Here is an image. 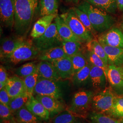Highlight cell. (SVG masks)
<instances>
[{
    "label": "cell",
    "instance_id": "cell-1",
    "mask_svg": "<svg viewBox=\"0 0 123 123\" xmlns=\"http://www.w3.org/2000/svg\"><path fill=\"white\" fill-rule=\"evenodd\" d=\"M37 6V0H15L14 25L18 36H24L29 31Z\"/></svg>",
    "mask_w": 123,
    "mask_h": 123
},
{
    "label": "cell",
    "instance_id": "cell-2",
    "mask_svg": "<svg viewBox=\"0 0 123 123\" xmlns=\"http://www.w3.org/2000/svg\"><path fill=\"white\" fill-rule=\"evenodd\" d=\"M77 7L87 14L94 29L97 32L102 33L114 24L115 20L111 16L88 2L84 0Z\"/></svg>",
    "mask_w": 123,
    "mask_h": 123
},
{
    "label": "cell",
    "instance_id": "cell-3",
    "mask_svg": "<svg viewBox=\"0 0 123 123\" xmlns=\"http://www.w3.org/2000/svg\"><path fill=\"white\" fill-rule=\"evenodd\" d=\"M116 95L111 87L94 94L92 101L93 111L109 115Z\"/></svg>",
    "mask_w": 123,
    "mask_h": 123
},
{
    "label": "cell",
    "instance_id": "cell-4",
    "mask_svg": "<svg viewBox=\"0 0 123 123\" xmlns=\"http://www.w3.org/2000/svg\"><path fill=\"white\" fill-rule=\"evenodd\" d=\"M34 39V46L40 53L49 49L62 46L64 40L59 35L55 22L52 23L43 35Z\"/></svg>",
    "mask_w": 123,
    "mask_h": 123
},
{
    "label": "cell",
    "instance_id": "cell-5",
    "mask_svg": "<svg viewBox=\"0 0 123 123\" xmlns=\"http://www.w3.org/2000/svg\"><path fill=\"white\" fill-rule=\"evenodd\" d=\"M94 93L87 90L80 91L75 93L68 111L76 117H83L92 108V101Z\"/></svg>",
    "mask_w": 123,
    "mask_h": 123
},
{
    "label": "cell",
    "instance_id": "cell-6",
    "mask_svg": "<svg viewBox=\"0 0 123 123\" xmlns=\"http://www.w3.org/2000/svg\"><path fill=\"white\" fill-rule=\"evenodd\" d=\"M40 53L38 49L32 44V42L28 41L25 44L22 45L12 53L1 60L16 65L38 57Z\"/></svg>",
    "mask_w": 123,
    "mask_h": 123
},
{
    "label": "cell",
    "instance_id": "cell-7",
    "mask_svg": "<svg viewBox=\"0 0 123 123\" xmlns=\"http://www.w3.org/2000/svg\"><path fill=\"white\" fill-rule=\"evenodd\" d=\"M60 16L74 34L79 38L87 42L92 39V34L80 22L73 8Z\"/></svg>",
    "mask_w": 123,
    "mask_h": 123
},
{
    "label": "cell",
    "instance_id": "cell-8",
    "mask_svg": "<svg viewBox=\"0 0 123 123\" xmlns=\"http://www.w3.org/2000/svg\"><path fill=\"white\" fill-rule=\"evenodd\" d=\"M58 82L39 78L34 88V93L55 98L61 100L63 93Z\"/></svg>",
    "mask_w": 123,
    "mask_h": 123
},
{
    "label": "cell",
    "instance_id": "cell-9",
    "mask_svg": "<svg viewBox=\"0 0 123 123\" xmlns=\"http://www.w3.org/2000/svg\"><path fill=\"white\" fill-rule=\"evenodd\" d=\"M15 0H0V18L2 24L9 29L14 25Z\"/></svg>",
    "mask_w": 123,
    "mask_h": 123
},
{
    "label": "cell",
    "instance_id": "cell-10",
    "mask_svg": "<svg viewBox=\"0 0 123 123\" xmlns=\"http://www.w3.org/2000/svg\"><path fill=\"white\" fill-rule=\"evenodd\" d=\"M27 41L25 40L24 36H18L17 37L5 38L1 42L0 49V59L12 53L22 45L25 44Z\"/></svg>",
    "mask_w": 123,
    "mask_h": 123
},
{
    "label": "cell",
    "instance_id": "cell-11",
    "mask_svg": "<svg viewBox=\"0 0 123 123\" xmlns=\"http://www.w3.org/2000/svg\"><path fill=\"white\" fill-rule=\"evenodd\" d=\"M105 72L114 92L117 95H123V79L118 68L110 65Z\"/></svg>",
    "mask_w": 123,
    "mask_h": 123
},
{
    "label": "cell",
    "instance_id": "cell-12",
    "mask_svg": "<svg viewBox=\"0 0 123 123\" xmlns=\"http://www.w3.org/2000/svg\"><path fill=\"white\" fill-rule=\"evenodd\" d=\"M98 40L111 47L123 49V33L116 28H112L101 33Z\"/></svg>",
    "mask_w": 123,
    "mask_h": 123
},
{
    "label": "cell",
    "instance_id": "cell-13",
    "mask_svg": "<svg viewBox=\"0 0 123 123\" xmlns=\"http://www.w3.org/2000/svg\"><path fill=\"white\" fill-rule=\"evenodd\" d=\"M5 88L11 98L27 94L23 79L18 76L8 78Z\"/></svg>",
    "mask_w": 123,
    "mask_h": 123
},
{
    "label": "cell",
    "instance_id": "cell-14",
    "mask_svg": "<svg viewBox=\"0 0 123 123\" xmlns=\"http://www.w3.org/2000/svg\"><path fill=\"white\" fill-rule=\"evenodd\" d=\"M51 62L61 79H72L74 73L70 57L67 56Z\"/></svg>",
    "mask_w": 123,
    "mask_h": 123
},
{
    "label": "cell",
    "instance_id": "cell-15",
    "mask_svg": "<svg viewBox=\"0 0 123 123\" xmlns=\"http://www.w3.org/2000/svg\"><path fill=\"white\" fill-rule=\"evenodd\" d=\"M35 98L42 104L50 114H58L65 110L62 101L55 98L41 95H36Z\"/></svg>",
    "mask_w": 123,
    "mask_h": 123
},
{
    "label": "cell",
    "instance_id": "cell-16",
    "mask_svg": "<svg viewBox=\"0 0 123 123\" xmlns=\"http://www.w3.org/2000/svg\"><path fill=\"white\" fill-rule=\"evenodd\" d=\"M99 42L105 51L108 59L109 65L123 67V49L111 47L101 42Z\"/></svg>",
    "mask_w": 123,
    "mask_h": 123
},
{
    "label": "cell",
    "instance_id": "cell-17",
    "mask_svg": "<svg viewBox=\"0 0 123 123\" xmlns=\"http://www.w3.org/2000/svg\"><path fill=\"white\" fill-rule=\"evenodd\" d=\"M57 15V14L46 15L39 18L33 26L31 31V37L33 39H35L43 35Z\"/></svg>",
    "mask_w": 123,
    "mask_h": 123
},
{
    "label": "cell",
    "instance_id": "cell-18",
    "mask_svg": "<svg viewBox=\"0 0 123 123\" xmlns=\"http://www.w3.org/2000/svg\"><path fill=\"white\" fill-rule=\"evenodd\" d=\"M57 31L62 38L65 41H75L83 43L84 41L74 34L70 27L58 15L54 19Z\"/></svg>",
    "mask_w": 123,
    "mask_h": 123
},
{
    "label": "cell",
    "instance_id": "cell-19",
    "mask_svg": "<svg viewBox=\"0 0 123 123\" xmlns=\"http://www.w3.org/2000/svg\"><path fill=\"white\" fill-rule=\"evenodd\" d=\"M89 79L94 89L103 90L105 88L107 78L105 71L101 68L92 65Z\"/></svg>",
    "mask_w": 123,
    "mask_h": 123
},
{
    "label": "cell",
    "instance_id": "cell-20",
    "mask_svg": "<svg viewBox=\"0 0 123 123\" xmlns=\"http://www.w3.org/2000/svg\"><path fill=\"white\" fill-rule=\"evenodd\" d=\"M37 71L40 78L59 81L61 79L51 62L41 61L37 65Z\"/></svg>",
    "mask_w": 123,
    "mask_h": 123
},
{
    "label": "cell",
    "instance_id": "cell-21",
    "mask_svg": "<svg viewBox=\"0 0 123 123\" xmlns=\"http://www.w3.org/2000/svg\"><path fill=\"white\" fill-rule=\"evenodd\" d=\"M25 106L28 110L40 119L43 120L49 119L50 114L48 110L33 96L30 98Z\"/></svg>",
    "mask_w": 123,
    "mask_h": 123
},
{
    "label": "cell",
    "instance_id": "cell-22",
    "mask_svg": "<svg viewBox=\"0 0 123 123\" xmlns=\"http://www.w3.org/2000/svg\"><path fill=\"white\" fill-rule=\"evenodd\" d=\"M67 57L62 46L49 49L40 53L39 59L41 61L49 62Z\"/></svg>",
    "mask_w": 123,
    "mask_h": 123
},
{
    "label": "cell",
    "instance_id": "cell-23",
    "mask_svg": "<svg viewBox=\"0 0 123 123\" xmlns=\"http://www.w3.org/2000/svg\"><path fill=\"white\" fill-rule=\"evenodd\" d=\"M107 13L116 12L118 9L116 0H83Z\"/></svg>",
    "mask_w": 123,
    "mask_h": 123
},
{
    "label": "cell",
    "instance_id": "cell-24",
    "mask_svg": "<svg viewBox=\"0 0 123 123\" xmlns=\"http://www.w3.org/2000/svg\"><path fill=\"white\" fill-rule=\"evenodd\" d=\"M58 6V0H40V11L41 16L57 14Z\"/></svg>",
    "mask_w": 123,
    "mask_h": 123
},
{
    "label": "cell",
    "instance_id": "cell-25",
    "mask_svg": "<svg viewBox=\"0 0 123 123\" xmlns=\"http://www.w3.org/2000/svg\"><path fill=\"white\" fill-rule=\"evenodd\" d=\"M16 119L20 123H41V119L31 113L25 106L16 112Z\"/></svg>",
    "mask_w": 123,
    "mask_h": 123
},
{
    "label": "cell",
    "instance_id": "cell-26",
    "mask_svg": "<svg viewBox=\"0 0 123 123\" xmlns=\"http://www.w3.org/2000/svg\"><path fill=\"white\" fill-rule=\"evenodd\" d=\"M92 64L88 62L81 70L75 74L72 78L73 83L77 86H82L86 84L90 78V73Z\"/></svg>",
    "mask_w": 123,
    "mask_h": 123
},
{
    "label": "cell",
    "instance_id": "cell-27",
    "mask_svg": "<svg viewBox=\"0 0 123 123\" xmlns=\"http://www.w3.org/2000/svg\"><path fill=\"white\" fill-rule=\"evenodd\" d=\"M86 48L88 51L96 54L103 60L106 65L109 66L108 59L105 51L98 40L92 39L89 41L86 44Z\"/></svg>",
    "mask_w": 123,
    "mask_h": 123
},
{
    "label": "cell",
    "instance_id": "cell-28",
    "mask_svg": "<svg viewBox=\"0 0 123 123\" xmlns=\"http://www.w3.org/2000/svg\"><path fill=\"white\" fill-rule=\"evenodd\" d=\"M91 123H121V121L110 115L92 112L89 115Z\"/></svg>",
    "mask_w": 123,
    "mask_h": 123
},
{
    "label": "cell",
    "instance_id": "cell-29",
    "mask_svg": "<svg viewBox=\"0 0 123 123\" xmlns=\"http://www.w3.org/2000/svg\"><path fill=\"white\" fill-rule=\"evenodd\" d=\"M81 46V43L75 41H64L62 45L65 54L69 57L80 52Z\"/></svg>",
    "mask_w": 123,
    "mask_h": 123
},
{
    "label": "cell",
    "instance_id": "cell-30",
    "mask_svg": "<svg viewBox=\"0 0 123 123\" xmlns=\"http://www.w3.org/2000/svg\"><path fill=\"white\" fill-rule=\"evenodd\" d=\"M37 71V65L34 62H30L24 64L17 68L15 73L18 76L24 79L35 73Z\"/></svg>",
    "mask_w": 123,
    "mask_h": 123
},
{
    "label": "cell",
    "instance_id": "cell-31",
    "mask_svg": "<svg viewBox=\"0 0 123 123\" xmlns=\"http://www.w3.org/2000/svg\"><path fill=\"white\" fill-rule=\"evenodd\" d=\"M27 94L12 98L9 104V108L12 113H16L18 110L25 106L30 98Z\"/></svg>",
    "mask_w": 123,
    "mask_h": 123
},
{
    "label": "cell",
    "instance_id": "cell-32",
    "mask_svg": "<svg viewBox=\"0 0 123 123\" xmlns=\"http://www.w3.org/2000/svg\"><path fill=\"white\" fill-rule=\"evenodd\" d=\"M109 115L123 119V95H116Z\"/></svg>",
    "mask_w": 123,
    "mask_h": 123
},
{
    "label": "cell",
    "instance_id": "cell-33",
    "mask_svg": "<svg viewBox=\"0 0 123 123\" xmlns=\"http://www.w3.org/2000/svg\"><path fill=\"white\" fill-rule=\"evenodd\" d=\"M39 79V76L37 71L34 74L23 79L26 87L27 94L30 97L33 96L34 88Z\"/></svg>",
    "mask_w": 123,
    "mask_h": 123
},
{
    "label": "cell",
    "instance_id": "cell-34",
    "mask_svg": "<svg viewBox=\"0 0 123 123\" xmlns=\"http://www.w3.org/2000/svg\"><path fill=\"white\" fill-rule=\"evenodd\" d=\"M77 17L84 26L89 31L92 35L95 34L97 32L94 29L88 15L83 11L79 9L77 6L73 7Z\"/></svg>",
    "mask_w": 123,
    "mask_h": 123
},
{
    "label": "cell",
    "instance_id": "cell-35",
    "mask_svg": "<svg viewBox=\"0 0 123 123\" xmlns=\"http://www.w3.org/2000/svg\"><path fill=\"white\" fill-rule=\"evenodd\" d=\"M70 57L72 62L74 74L87 65L88 63L84 56L81 52Z\"/></svg>",
    "mask_w": 123,
    "mask_h": 123
},
{
    "label": "cell",
    "instance_id": "cell-36",
    "mask_svg": "<svg viewBox=\"0 0 123 123\" xmlns=\"http://www.w3.org/2000/svg\"><path fill=\"white\" fill-rule=\"evenodd\" d=\"M76 119V117L68 110L63 111L55 116L50 123H74Z\"/></svg>",
    "mask_w": 123,
    "mask_h": 123
},
{
    "label": "cell",
    "instance_id": "cell-37",
    "mask_svg": "<svg viewBox=\"0 0 123 123\" xmlns=\"http://www.w3.org/2000/svg\"><path fill=\"white\" fill-rule=\"evenodd\" d=\"M87 56L88 61L92 65L101 68L105 72L107 70L108 66L106 65L103 60L96 54L92 52L88 51Z\"/></svg>",
    "mask_w": 123,
    "mask_h": 123
},
{
    "label": "cell",
    "instance_id": "cell-38",
    "mask_svg": "<svg viewBox=\"0 0 123 123\" xmlns=\"http://www.w3.org/2000/svg\"><path fill=\"white\" fill-rule=\"evenodd\" d=\"M12 113L8 106L0 103V116L1 119L10 122L14 118Z\"/></svg>",
    "mask_w": 123,
    "mask_h": 123
},
{
    "label": "cell",
    "instance_id": "cell-39",
    "mask_svg": "<svg viewBox=\"0 0 123 123\" xmlns=\"http://www.w3.org/2000/svg\"><path fill=\"white\" fill-rule=\"evenodd\" d=\"M8 79L6 71L2 65L0 67V90L6 86V82Z\"/></svg>",
    "mask_w": 123,
    "mask_h": 123
},
{
    "label": "cell",
    "instance_id": "cell-40",
    "mask_svg": "<svg viewBox=\"0 0 123 123\" xmlns=\"http://www.w3.org/2000/svg\"><path fill=\"white\" fill-rule=\"evenodd\" d=\"M11 99V98L9 96L5 87L0 90V102L1 103L9 107Z\"/></svg>",
    "mask_w": 123,
    "mask_h": 123
},
{
    "label": "cell",
    "instance_id": "cell-41",
    "mask_svg": "<svg viewBox=\"0 0 123 123\" xmlns=\"http://www.w3.org/2000/svg\"><path fill=\"white\" fill-rule=\"evenodd\" d=\"M116 3L118 9L123 11V0H116Z\"/></svg>",
    "mask_w": 123,
    "mask_h": 123
},
{
    "label": "cell",
    "instance_id": "cell-42",
    "mask_svg": "<svg viewBox=\"0 0 123 123\" xmlns=\"http://www.w3.org/2000/svg\"><path fill=\"white\" fill-rule=\"evenodd\" d=\"M63 0L68 3L73 4H78L80 1V0Z\"/></svg>",
    "mask_w": 123,
    "mask_h": 123
},
{
    "label": "cell",
    "instance_id": "cell-43",
    "mask_svg": "<svg viewBox=\"0 0 123 123\" xmlns=\"http://www.w3.org/2000/svg\"><path fill=\"white\" fill-rule=\"evenodd\" d=\"M74 123H87L84 121V120H82L81 119H76V120L75 121Z\"/></svg>",
    "mask_w": 123,
    "mask_h": 123
},
{
    "label": "cell",
    "instance_id": "cell-44",
    "mask_svg": "<svg viewBox=\"0 0 123 123\" xmlns=\"http://www.w3.org/2000/svg\"><path fill=\"white\" fill-rule=\"evenodd\" d=\"M119 69V71L120 73V74L121 75V76L123 79V67H117Z\"/></svg>",
    "mask_w": 123,
    "mask_h": 123
},
{
    "label": "cell",
    "instance_id": "cell-45",
    "mask_svg": "<svg viewBox=\"0 0 123 123\" xmlns=\"http://www.w3.org/2000/svg\"><path fill=\"white\" fill-rule=\"evenodd\" d=\"M9 123H19L18 122V121L17 120V119H14V118H13L10 122Z\"/></svg>",
    "mask_w": 123,
    "mask_h": 123
},
{
    "label": "cell",
    "instance_id": "cell-46",
    "mask_svg": "<svg viewBox=\"0 0 123 123\" xmlns=\"http://www.w3.org/2000/svg\"><path fill=\"white\" fill-rule=\"evenodd\" d=\"M121 123H123V120H121Z\"/></svg>",
    "mask_w": 123,
    "mask_h": 123
}]
</instances>
